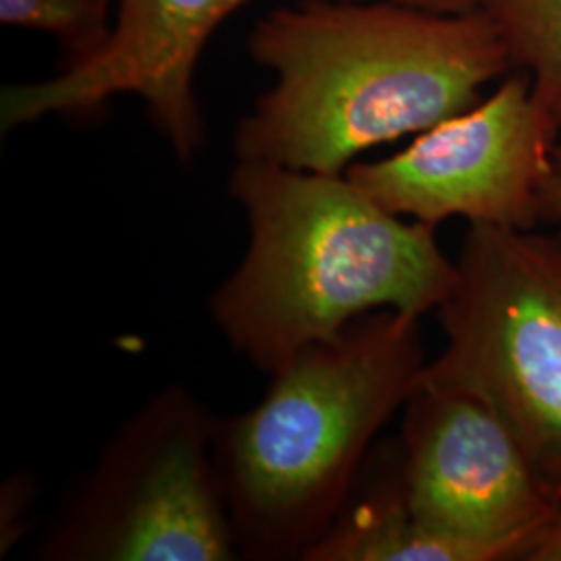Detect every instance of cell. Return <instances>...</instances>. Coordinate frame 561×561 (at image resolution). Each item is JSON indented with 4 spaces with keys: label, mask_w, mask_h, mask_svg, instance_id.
<instances>
[{
    "label": "cell",
    "mask_w": 561,
    "mask_h": 561,
    "mask_svg": "<svg viewBox=\"0 0 561 561\" xmlns=\"http://www.w3.org/2000/svg\"><path fill=\"white\" fill-rule=\"evenodd\" d=\"M250 55L275 76L236 131L240 161L341 175L381 144L468 111L512 71L481 11L304 0L266 13Z\"/></svg>",
    "instance_id": "6da1fadb"
},
{
    "label": "cell",
    "mask_w": 561,
    "mask_h": 561,
    "mask_svg": "<svg viewBox=\"0 0 561 561\" xmlns=\"http://www.w3.org/2000/svg\"><path fill=\"white\" fill-rule=\"evenodd\" d=\"M229 190L248 215L250 248L210 308L266 373L366 314L421 319L451 289L456 261L435 227L389 213L345 173L240 161Z\"/></svg>",
    "instance_id": "7a4b0ae2"
},
{
    "label": "cell",
    "mask_w": 561,
    "mask_h": 561,
    "mask_svg": "<svg viewBox=\"0 0 561 561\" xmlns=\"http://www.w3.org/2000/svg\"><path fill=\"white\" fill-rule=\"evenodd\" d=\"M421 319L382 310L280 364L261 403L217 421L213 460L238 551L304 560L426 366Z\"/></svg>",
    "instance_id": "3957f363"
},
{
    "label": "cell",
    "mask_w": 561,
    "mask_h": 561,
    "mask_svg": "<svg viewBox=\"0 0 561 561\" xmlns=\"http://www.w3.org/2000/svg\"><path fill=\"white\" fill-rule=\"evenodd\" d=\"M421 382L489 405L561 503V231L468 225Z\"/></svg>",
    "instance_id": "277c9868"
},
{
    "label": "cell",
    "mask_w": 561,
    "mask_h": 561,
    "mask_svg": "<svg viewBox=\"0 0 561 561\" xmlns=\"http://www.w3.org/2000/svg\"><path fill=\"white\" fill-rule=\"evenodd\" d=\"M215 424L183 387L154 396L108 442L42 558L233 560L240 551L213 460Z\"/></svg>",
    "instance_id": "5b68a950"
},
{
    "label": "cell",
    "mask_w": 561,
    "mask_h": 561,
    "mask_svg": "<svg viewBox=\"0 0 561 561\" xmlns=\"http://www.w3.org/2000/svg\"><path fill=\"white\" fill-rule=\"evenodd\" d=\"M560 141L530 78L512 69L489 99L428 127L389 159L352 164L345 175L389 213L435 229L454 217L533 229Z\"/></svg>",
    "instance_id": "8992f818"
},
{
    "label": "cell",
    "mask_w": 561,
    "mask_h": 561,
    "mask_svg": "<svg viewBox=\"0 0 561 561\" xmlns=\"http://www.w3.org/2000/svg\"><path fill=\"white\" fill-rule=\"evenodd\" d=\"M398 460L414 516L479 561L526 560L561 507L502 419L460 391L419 381Z\"/></svg>",
    "instance_id": "52a82bcc"
},
{
    "label": "cell",
    "mask_w": 561,
    "mask_h": 561,
    "mask_svg": "<svg viewBox=\"0 0 561 561\" xmlns=\"http://www.w3.org/2000/svg\"><path fill=\"white\" fill-rule=\"evenodd\" d=\"M254 0H117L101 53L55 78L7 85L0 94L2 131L60 115L94 117L121 94L141 99L148 117L181 161L204 138L196 69L225 21Z\"/></svg>",
    "instance_id": "ba28073f"
},
{
    "label": "cell",
    "mask_w": 561,
    "mask_h": 561,
    "mask_svg": "<svg viewBox=\"0 0 561 561\" xmlns=\"http://www.w3.org/2000/svg\"><path fill=\"white\" fill-rule=\"evenodd\" d=\"M310 561H479L460 542L426 528L412 512L401 482L398 449L381 463L368 460L337 518L306 553Z\"/></svg>",
    "instance_id": "9c48e42d"
},
{
    "label": "cell",
    "mask_w": 561,
    "mask_h": 561,
    "mask_svg": "<svg viewBox=\"0 0 561 561\" xmlns=\"http://www.w3.org/2000/svg\"><path fill=\"white\" fill-rule=\"evenodd\" d=\"M561 131V0H477Z\"/></svg>",
    "instance_id": "30bf717a"
},
{
    "label": "cell",
    "mask_w": 561,
    "mask_h": 561,
    "mask_svg": "<svg viewBox=\"0 0 561 561\" xmlns=\"http://www.w3.org/2000/svg\"><path fill=\"white\" fill-rule=\"evenodd\" d=\"M113 7L115 0H0V23L50 36L65 69L101 53L113 30Z\"/></svg>",
    "instance_id": "8fae6325"
},
{
    "label": "cell",
    "mask_w": 561,
    "mask_h": 561,
    "mask_svg": "<svg viewBox=\"0 0 561 561\" xmlns=\"http://www.w3.org/2000/svg\"><path fill=\"white\" fill-rule=\"evenodd\" d=\"M541 222L561 225V141L556 146L551 169L542 185Z\"/></svg>",
    "instance_id": "7c38bea8"
},
{
    "label": "cell",
    "mask_w": 561,
    "mask_h": 561,
    "mask_svg": "<svg viewBox=\"0 0 561 561\" xmlns=\"http://www.w3.org/2000/svg\"><path fill=\"white\" fill-rule=\"evenodd\" d=\"M526 561H561V507L539 530Z\"/></svg>",
    "instance_id": "4fadbf2b"
},
{
    "label": "cell",
    "mask_w": 561,
    "mask_h": 561,
    "mask_svg": "<svg viewBox=\"0 0 561 561\" xmlns=\"http://www.w3.org/2000/svg\"><path fill=\"white\" fill-rule=\"evenodd\" d=\"M416 9L437 11V13H468L477 11V0H391Z\"/></svg>",
    "instance_id": "5bb4252c"
}]
</instances>
